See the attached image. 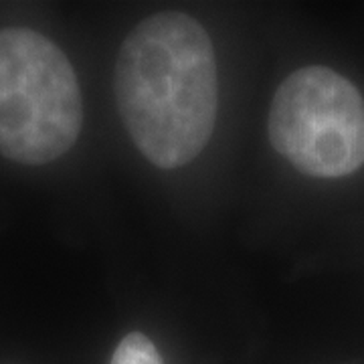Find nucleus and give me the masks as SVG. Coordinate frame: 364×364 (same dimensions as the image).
<instances>
[{"label": "nucleus", "instance_id": "nucleus-1", "mask_svg": "<svg viewBox=\"0 0 364 364\" xmlns=\"http://www.w3.org/2000/svg\"><path fill=\"white\" fill-rule=\"evenodd\" d=\"M119 116L154 166L181 168L210 140L219 107L213 43L193 16L162 11L124 41L114 71Z\"/></svg>", "mask_w": 364, "mask_h": 364}, {"label": "nucleus", "instance_id": "nucleus-2", "mask_svg": "<svg viewBox=\"0 0 364 364\" xmlns=\"http://www.w3.org/2000/svg\"><path fill=\"white\" fill-rule=\"evenodd\" d=\"M83 122L73 67L53 41L25 26L0 31V154L41 166L77 142Z\"/></svg>", "mask_w": 364, "mask_h": 364}, {"label": "nucleus", "instance_id": "nucleus-3", "mask_svg": "<svg viewBox=\"0 0 364 364\" xmlns=\"http://www.w3.org/2000/svg\"><path fill=\"white\" fill-rule=\"evenodd\" d=\"M269 140L308 176H348L364 164L363 95L328 67L298 69L273 95Z\"/></svg>", "mask_w": 364, "mask_h": 364}, {"label": "nucleus", "instance_id": "nucleus-4", "mask_svg": "<svg viewBox=\"0 0 364 364\" xmlns=\"http://www.w3.org/2000/svg\"><path fill=\"white\" fill-rule=\"evenodd\" d=\"M109 364H164L154 342L142 332H132L117 344Z\"/></svg>", "mask_w": 364, "mask_h": 364}]
</instances>
